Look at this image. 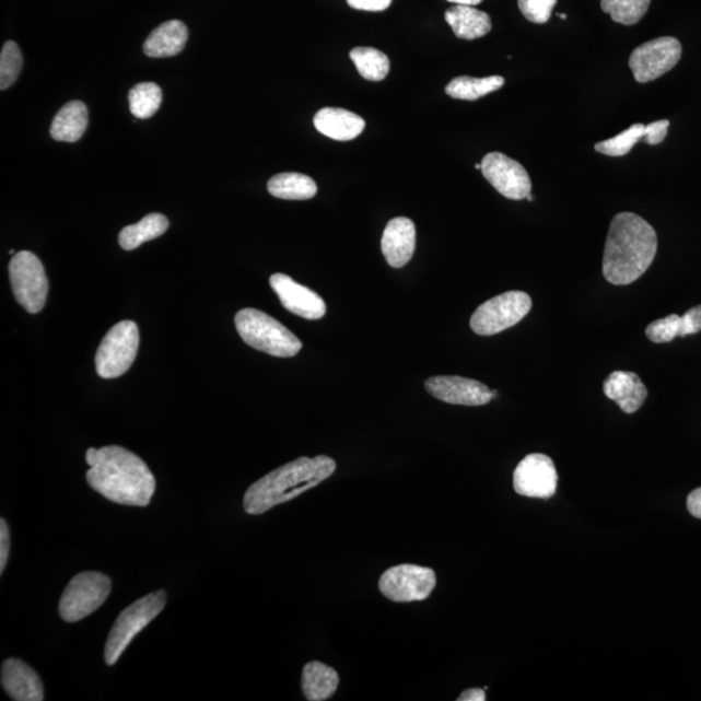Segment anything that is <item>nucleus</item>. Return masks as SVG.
<instances>
[{
    "mask_svg": "<svg viewBox=\"0 0 701 701\" xmlns=\"http://www.w3.org/2000/svg\"><path fill=\"white\" fill-rule=\"evenodd\" d=\"M651 0H601V10L622 25L640 23L650 9Z\"/></svg>",
    "mask_w": 701,
    "mask_h": 701,
    "instance_id": "nucleus-29",
    "label": "nucleus"
},
{
    "mask_svg": "<svg viewBox=\"0 0 701 701\" xmlns=\"http://www.w3.org/2000/svg\"><path fill=\"white\" fill-rule=\"evenodd\" d=\"M604 394L617 402L622 412L631 414L643 406L649 397L647 387L638 374L633 372L616 371L609 374L603 385Z\"/></svg>",
    "mask_w": 701,
    "mask_h": 701,
    "instance_id": "nucleus-18",
    "label": "nucleus"
},
{
    "mask_svg": "<svg viewBox=\"0 0 701 701\" xmlns=\"http://www.w3.org/2000/svg\"><path fill=\"white\" fill-rule=\"evenodd\" d=\"M336 469L337 463L329 456L318 455L314 459L300 457L249 486L243 498V509L248 515H261L316 488L328 480Z\"/></svg>",
    "mask_w": 701,
    "mask_h": 701,
    "instance_id": "nucleus-3",
    "label": "nucleus"
},
{
    "mask_svg": "<svg viewBox=\"0 0 701 701\" xmlns=\"http://www.w3.org/2000/svg\"><path fill=\"white\" fill-rule=\"evenodd\" d=\"M526 199H527V200H529V201H533V200H534V197L531 196V192L529 194V196H527V198H526Z\"/></svg>",
    "mask_w": 701,
    "mask_h": 701,
    "instance_id": "nucleus-41",
    "label": "nucleus"
},
{
    "mask_svg": "<svg viewBox=\"0 0 701 701\" xmlns=\"http://www.w3.org/2000/svg\"><path fill=\"white\" fill-rule=\"evenodd\" d=\"M447 24L460 39H477L484 37L491 31V19L488 13L475 9L471 5L456 4L447 10Z\"/></svg>",
    "mask_w": 701,
    "mask_h": 701,
    "instance_id": "nucleus-21",
    "label": "nucleus"
},
{
    "mask_svg": "<svg viewBox=\"0 0 701 701\" xmlns=\"http://www.w3.org/2000/svg\"><path fill=\"white\" fill-rule=\"evenodd\" d=\"M90 488L108 501L131 506H148L156 481L141 457L120 446L90 448L86 453Z\"/></svg>",
    "mask_w": 701,
    "mask_h": 701,
    "instance_id": "nucleus-1",
    "label": "nucleus"
},
{
    "mask_svg": "<svg viewBox=\"0 0 701 701\" xmlns=\"http://www.w3.org/2000/svg\"><path fill=\"white\" fill-rule=\"evenodd\" d=\"M270 196L287 200H308L316 196L317 185L314 179L302 173H280L269 179Z\"/></svg>",
    "mask_w": 701,
    "mask_h": 701,
    "instance_id": "nucleus-25",
    "label": "nucleus"
},
{
    "mask_svg": "<svg viewBox=\"0 0 701 701\" xmlns=\"http://www.w3.org/2000/svg\"><path fill=\"white\" fill-rule=\"evenodd\" d=\"M347 3L355 10L379 12L387 10L393 0H347Z\"/></svg>",
    "mask_w": 701,
    "mask_h": 701,
    "instance_id": "nucleus-37",
    "label": "nucleus"
},
{
    "mask_svg": "<svg viewBox=\"0 0 701 701\" xmlns=\"http://www.w3.org/2000/svg\"><path fill=\"white\" fill-rule=\"evenodd\" d=\"M9 272L13 296L21 307L30 314H38L44 309L48 280L37 256L30 252L17 253L10 262Z\"/></svg>",
    "mask_w": 701,
    "mask_h": 701,
    "instance_id": "nucleus-9",
    "label": "nucleus"
},
{
    "mask_svg": "<svg viewBox=\"0 0 701 701\" xmlns=\"http://www.w3.org/2000/svg\"><path fill=\"white\" fill-rule=\"evenodd\" d=\"M140 347V329L136 323L127 320L110 329L96 351V373L104 379L122 376L130 370Z\"/></svg>",
    "mask_w": 701,
    "mask_h": 701,
    "instance_id": "nucleus-6",
    "label": "nucleus"
},
{
    "mask_svg": "<svg viewBox=\"0 0 701 701\" xmlns=\"http://www.w3.org/2000/svg\"><path fill=\"white\" fill-rule=\"evenodd\" d=\"M350 58L358 72L367 81H382L390 72V60L377 48L357 47L350 52Z\"/></svg>",
    "mask_w": 701,
    "mask_h": 701,
    "instance_id": "nucleus-27",
    "label": "nucleus"
},
{
    "mask_svg": "<svg viewBox=\"0 0 701 701\" xmlns=\"http://www.w3.org/2000/svg\"><path fill=\"white\" fill-rule=\"evenodd\" d=\"M170 221L161 213H150L135 225L125 226L119 234V243L124 249L131 252L143 243L162 237L168 231Z\"/></svg>",
    "mask_w": 701,
    "mask_h": 701,
    "instance_id": "nucleus-24",
    "label": "nucleus"
},
{
    "mask_svg": "<svg viewBox=\"0 0 701 701\" xmlns=\"http://www.w3.org/2000/svg\"><path fill=\"white\" fill-rule=\"evenodd\" d=\"M482 175L498 192L512 200H523L531 192V179L524 166L513 159L491 152L482 159Z\"/></svg>",
    "mask_w": 701,
    "mask_h": 701,
    "instance_id": "nucleus-12",
    "label": "nucleus"
},
{
    "mask_svg": "<svg viewBox=\"0 0 701 701\" xmlns=\"http://www.w3.org/2000/svg\"><path fill=\"white\" fill-rule=\"evenodd\" d=\"M425 388L434 398L448 405L478 407L488 405L498 395L480 381L459 376H439L425 381Z\"/></svg>",
    "mask_w": 701,
    "mask_h": 701,
    "instance_id": "nucleus-14",
    "label": "nucleus"
},
{
    "mask_svg": "<svg viewBox=\"0 0 701 701\" xmlns=\"http://www.w3.org/2000/svg\"><path fill=\"white\" fill-rule=\"evenodd\" d=\"M89 125L85 103L73 101L66 104L54 117L50 133L55 141L74 143L81 140Z\"/></svg>",
    "mask_w": 701,
    "mask_h": 701,
    "instance_id": "nucleus-22",
    "label": "nucleus"
},
{
    "mask_svg": "<svg viewBox=\"0 0 701 701\" xmlns=\"http://www.w3.org/2000/svg\"><path fill=\"white\" fill-rule=\"evenodd\" d=\"M504 82L501 75H490V78L484 79L462 75V78H456L448 83L446 94L454 100L477 101L484 95L498 92L504 85Z\"/></svg>",
    "mask_w": 701,
    "mask_h": 701,
    "instance_id": "nucleus-26",
    "label": "nucleus"
},
{
    "mask_svg": "<svg viewBox=\"0 0 701 701\" xmlns=\"http://www.w3.org/2000/svg\"><path fill=\"white\" fill-rule=\"evenodd\" d=\"M381 247L388 266L393 268L405 267L414 254V222L407 218L393 219L382 235Z\"/></svg>",
    "mask_w": 701,
    "mask_h": 701,
    "instance_id": "nucleus-17",
    "label": "nucleus"
},
{
    "mask_svg": "<svg viewBox=\"0 0 701 701\" xmlns=\"http://www.w3.org/2000/svg\"><path fill=\"white\" fill-rule=\"evenodd\" d=\"M165 604L166 594L156 592L145 595L144 598L122 610L109 631L106 650H104L107 665H115L119 661L135 636L140 634L159 614H162Z\"/></svg>",
    "mask_w": 701,
    "mask_h": 701,
    "instance_id": "nucleus-5",
    "label": "nucleus"
},
{
    "mask_svg": "<svg viewBox=\"0 0 701 701\" xmlns=\"http://www.w3.org/2000/svg\"><path fill=\"white\" fill-rule=\"evenodd\" d=\"M238 335L253 349L276 358H293L302 342L288 328L259 309L245 308L235 315Z\"/></svg>",
    "mask_w": 701,
    "mask_h": 701,
    "instance_id": "nucleus-4",
    "label": "nucleus"
},
{
    "mask_svg": "<svg viewBox=\"0 0 701 701\" xmlns=\"http://www.w3.org/2000/svg\"><path fill=\"white\" fill-rule=\"evenodd\" d=\"M560 17H561L562 20H566V15H565V13H561Z\"/></svg>",
    "mask_w": 701,
    "mask_h": 701,
    "instance_id": "nucleus-43",
    "label": "nucleus"
},
{
    "mask_svg": "<svg viewBox=\"0 0 701 701\" xmlns=\"http://www.w3.org/2000/svg\"><path fill=\"white\" fill-rule=\"evenodd\" d=\"M459 701H484L486 700V692L484 690L481 689H469L467 691H464L459 698H457Z\"/></svg>",
    "mask_w": 701,
    "mask_h": 701,
    "instance_id": "nucleus-39",
    "label": "nucleus"
},
{
    "mask_svg": "<svg viewBox=\"0 0 701 701\" xmlns=\"http://www.w3.org/2000/svg\"><path fill=\"white\" fill-rule=\"evenodd\" d=\"M162 102V89L154 82L138 83L129 93L130 113L136 119H150L161 108Z\"/></svg>",
    "mask_w": 701,
    "mask_h": 701,
    "instance_id": "nucleus-28",
    "label": "nucleus"
},
{
    "mask_svg": "<svg viewBox=\"0 0 701 701\" xmlns=\"http://www.w3.org/2000/svg\"><path fill=\"white\" fill-rule=\"evenodd\" d=\"M558 471L550 457L544 454L527 455L513 475V488L518 495L550 499L558 489Z\"/></svg>",
    "mask_w": 701,
    "mask_h": 701,
    "instance_id": "nucleus-13",
    "label": "nucleus"
},
{
    "mask_svg": "<svg viewBox=\"0 0 701 701\" xmlns=\"http://www.w3.org/2000/svg\"><path fill=\"white\" fill-rule=\"evenodd\" d=\"M476 170H482V164H476Z\"/></svg>",
    "mask_w": 701,
    "mask_h": 701,
    "instance_id": "nucleus-42",
    "label": "nucleus"
},
{
    "mask_svg": "<svg viewBox=\"0 0 701 701\" xmlns=\"http://www.w3.org/2000/svg\"><path fill=\"white\" fill-rule=\"evenodd\" d=\"M681 57V42L675 37H661L638 46L630 55L629 66L636 82L647 83L671 71Z\"/></svg>",
    "mask_w": 701,
    "mask_h": 701,
    "instance_id": "nucleus-11",
    "label": "nucleus"
},
{
    "mask_svg": "<svg viewBox=\"0 0 701 701\" xmlns=\"http://www.w3.org/2000/svg\"><path fill=\"white\" fill-rule=\"evenodd\" d=\"M187 38H189V31L183 21H166L144 40L143 51L150 58L176 57L184 51Z\"/></svg>",
    "mask_w": 701,
    "mask_h": 701,
    "instance_id": "nucleus-20",
    "label": "nucleus"
},
{
    "mask_svg": "<svg viewBox=\"0 0 701 701\" xmlns=\"http://www.w3.org/2000/svg\"><path fill=\"white\" fill-rule=\"evenodd\" d=\"M270 288L273 289L284 308L291 314L305 320H320L326 314L323 297L308 288L295 282L291 277L276 273L270 277Z\"/></svg>",
    "mask_w": 701,
    "mask_h": 701,
    "instance_id": "nucleus-15",
    "label": "nucleus"
},
{
    "mask_svg": "<svg viewBox=\"0 0 701 701\" xmlns=\"http://www.w3.org/2000/svg\"><path fill=\"white\" fill-rule=\"evenodd\" d=\"M670 122L668 120H661L645 125L643 142L655 145L662 143L668 135Z\"/></svg>",
    "mask_w": 701,
    "mask_h": 701,
    "instance_id": "nucleus-34",
    "label": "nucleus"
},
{
    "mask_svg": "<svg viewBox=\"0 0 701 701\" xmlns=\"http://www.w3.org/2000/svg\"><path fill=\"white\" fill-rule=\"evenodd\" d=\"M451 3L459 4V5H477L482 2V0H448Z\"/></svg>",
    "mask_w": 701,
    "mask_h": 701,
    "instance_id": "nucleus-40",
    "label": "nucleus"
},
{
    "mask_svg": "<svg viewBox=\"0 0 701 701\" xmlns=\"http://www.w3.org/2000/svg\"><path fill=\"white\" fill-rule=\"evenodd\" d=\"M645 336L654 343H668L677 337H684L682 317L670 315L651 323L645 329Z\"/></svg>",
    "mask_w": 701,
    "mask_h": 701,
    "instance_id": "nucleus-32",
    "label": "nucleus"
},
{
    "mask_svg": "<svg viewBox=\"0 0 701 701\" xmlns=\"http://www.w3.org/2000/svg\"><path fill=\"white\" fill-rule=\"evenodd\" d=\"M436 585L433 569L401 564L388 569L378 582L381 593L397 603L422 601L429 598Z\"/></svg>",
    "mask_w": 701,
    "mask_h": 701,
    "instance_id": "nucleus-10",
    "label": "nucleus"
},
{
    "mask_svg": "<svg viewBox=\"0 0 701 701\" xmlns=\"http://www.w3.org/2000/svg\"><path fill=\"white\" fill-rule=\"evenodd\" d=\"M657 253V235L635 213L616 214L610 222L603 256V274L616 287H627L647 272Z\"/></svg>",
    "mask_w": 701,
    "mask_h": 701,
    "instance_id": "nucleus-2",
    "label": "nucleus"
},
{
    "mask_svg": "<svg viewBox=\"0 0 701 701\" xmlns=\"http://www.w3.org/2000/svg\"><path fill=\"white\" fill-rule=\"evenodd\" d=\"M645 125L635 124L621 135L595 144V151L603 155L619 157L628 155L634 145L643 140Z\"/></svg>",
    "mask_w": 701,
    "mask_h": 701,
    "instance_id": "nucleus-30",
    "label": "nucleus"
},
{
    "mask_svg": "<svg viewBox=\"0 0 701 701\" xmlns=\"http://www.w3.org/2000/svg\"><path fill=\"white\" fill-rule=\"evenodd\" d=\"M113 582L106 574L83 572L69 582L59 603V615L66 622H78L95 612L107 600Z\"/></svg>",
    "mask_w": 701,
    "mask_h": 701,
    "instance_id": "nucleus-7",
    "label": "nucleus"
},
{
    "mask_svg": "<svg viewBox=\"0 0 701 701\" xmlns=\"http://www.w3.org/2000/svg\"><path fill=\"white\" fill-rule=\"evenodd\" d=\"M23 68V55L13 40L5 42L0 54V90H7L19 79Z\"/></svg>",
    "mask_w": 701,
    "mask_h": 701,
    "instance_id": "nucleus-31",
    "label": "nucleus"
},
{
    "mask_svg": "<svg viewBox=\"0 0 701 701\" xmlns=\"http://www.w3.org/2000/svg\"><path fill=\"white\" fill-rule=\"evenodd\" d=\"M339 686L338 673L330 666L312 662L304 666L302 689L305 699L309 701H324L337 692Z\"/></svg>",
    "mask_w": 701,
    "mask_h": 701,
    "instance_id": "nucleus-23",
    "label": "nucleus"
},
{
    "mask_svg": "<svg viewBox=\"0 0 701 701\" xmlns=\"http://www.w3.org/2000/svg\"><path fill=\"white\" fill-rule=\"evenodd\" d=\"M558 0H518V9L534 24H546Z\"/></svg>",
    "mask_w": 701,
    "mask_h": 701,
    "instance_id": "nucleus-33",
    "label": "nucleus"
},
{
    "mask_svg": "<svg viewBox=\"0 0 701 701\" xmlns=\"http://www.w3.org/2000/svg\"><path fill=\"white\" fill-rule=\"evenodd\" d=\"M687 510L693 517L701 519V488L693 490L687 498Z\"/></svg>",
    "mask_w": 701,
    "mask_h": 701,
    "instance_id": "nucleus-38",
    "label": "nucleus"
},
{
    "mask_svg": "<svg viewBox=\"0 0 701 701\" xmlns=\"http://www.w3.org/2000/svg\"><path fill=\"white\" fill-rule=\"evenodd\" d=\"M531 305L529 294L509 291L480 305L470 318V328L478 336H495L522 322Z\"/></svg>",
    "mask_w": 701,
    "mask_h": 701,
    "instance_id": "nucleus-8",
    "label": "nucleus"
},
{
    "mask_svg": "<svg viewBox=\"0 0 701 701\" xmlns=\"http://www.w3.org/2000/svg\"><path fill=\"white\" fill-rule=\"evenodd\" d=\"M684 337L697 335L701 331V305L687 311L682 316Z\"/></svg>",
    "mask_w": 701,
    "mask_h": 701,
    "instance_id": "nucleus-35",
    "label": "nucleus"
},
{
    "mask_svg": "<svg viewBox=\"0 0 701 701\" xmlns=\"http://www.w3.org/2000/svg\"><path fill=\"white\" fill-rule=\"evenodd\" d=\"M2 687L12 700L42 701L45 699L44 684L30 665L9 658L2 665Z\"/></svg>",
    "mask_w": 701,
    "mask_h": 701,
    "instance_id": "nucleus-16",
    "label": "nucleus"
},
{
    "mask_svg": "<svg viewBox=\"0 0 701 701\" xmlns=\"http://www.w3.org/2000/svg\"><path fill=\"white\" fill-rule=\"evenodd\" d=\"M11 537L9 525L5 519H0V573L4 572L7 560H9Z\"/></svg>",
    "mask_w": 701,
    "mask_h": 701,
    "instance_id": "nucleus-36",
    "label": "nucleus"
},
{
    "mask_svg": "<svg viewBox=\"0 0 701 701\" xmlns=\"http://www.w3.org/2000/svg\"><path fill=\"white\" fill-rule=\"evenodd\" d=\"M314 124L322 135L342 142L355 140L365 128V121L360 116L343 108L326 107L318 110Z\"/></svg>",
    "mask_w": 701,
    "mask_h": 701,
    "instance_id": "nucleus-19",
    "label": "nucleus"
}]
</instances>
